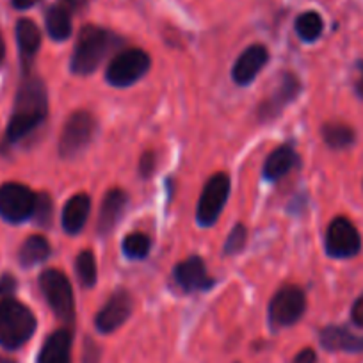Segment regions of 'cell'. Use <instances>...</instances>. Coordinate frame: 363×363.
Wrapping results in <instances>:
<instances>
[{
    "label": "cell",
    "instance_id": "8d00e7d4",
    "mask_svg": "<svg viewBox=\"0 0 363 363\" xmlns=\"http://www.w3.org/2000/svg\"><path fill=\"white\" fill-rule=\"evenodd\" d=\"M0 363H15V362H11V359H6V358H0Z\"/></svg>",
    "mask_w": 363,
    "mask_h": 363
},
{
    "label": "cell",
    "instance_id": "2e32d148",
    "mask_svg": "<svg viewBox=\"0 0 363 363\" xmlns=\"http://www.w3.org/2000/svg\"><path fill=\"white\" fill-rule=\"evenodd\" d=\"M72 333L57 330L45 340L38 363H72Z\"/></svg>",
    "mask_w": 363,
    "mask_h": 363
},
{
    "label": "cell",
    "instance_id": "4fadbf2b",
    "mask_svg": "<svg viewBox=\"0 0 363 363\" xmlns=\"http://www.w3.org/2000/svg\"><path fill=\"white\" fill-rule=\"evenodd\" d=\"M174 280L186 292L207 291L212 287V278L207 274L200 257H189L174 267Z\"/></svg>",
    "mask_w": 363,
    "mask_h": 363
},
{
    "label": "cell",
    "instance_id": "7a4b0ae2",
    "mask_svg": "<svg viewBox=\"0 0 363 363\" xmlns=\"http://www.w3.org/2000/svg\"><path fill=\"white\" fill-rule=\"evenodd\" d=\"M48 113L47 89L40 79L29 77L22 82L15 100V109L8 125V141H20L40 127Z\"/></svg>",
    "mask_w": 363,
    "mask_h": 363
},
{
    "label": "cell",
    "instance_id": "5bb4252c",
    "mask_svg": "<svg viewBox=\"0 0 363 363\" xmlns=\"http://www.w3.org/2000/svg\"><path fill=\"white\" fill-rule=\"evenodd\" d=\"M269 59V52L264 45H251L250 48L239 55L232 68V77L237 84L246 86L250 84L255 77L260 73L264 65Z\"/></svg>",
    "mask_w": 363,
    "mask_h": 363
},
{
    "label": "cell",
    "instance_id": "484cf974",
    "mask_svg": "<svg viewBox=\"0 0 363 363\" xmlns=\"http://www.w3.org/2000/svg\"><path fill=\"white\" fill-rule=\"evenodd\" d=\"M150 247H152V242L145 233H130L123 240V253L132 260L145 258L150 253Z\"/></svg>",
    "mask_w": 363,
    "mask_h": 363
},
{
    "label": "cell",
    "instance_id": "277c9868",
    "mask_svg": "<svg viewBox=\"0 0 363 363\" xmlns=\"http://www.w3.org/2000/svg\"><path fill=\"white\" fill-rule=\"evenodd\" d=\"M40 287L57 319L65 324H73L75 301H73L72 284L68 281V278L57 269H47L41 272Z\"/></svg>",
    "mask_w": 363,
    "mask_h": 363
},
{
    "label": "cell",
    "instance_id": "83f0119b",
    "mask_svg": "<svg viewBox=\"0 0 363 363\" xmlns=\"http://www.w3.org/2000/svg\"><path fill=\"white\" fill-rule=\"evenodd\" d=\"M246 239H247L246 228H244L242 225H235V228L232 230V233H230L228 239H226L225 253L226 255L240 253L244 247V244H246Z\"/></svg>",
    "mask_w": 363,
    "mask_h": 363
},
{
    "label": "cell",
    "instance_id": "e0dca14e",
    "mask_svg": "<svg viewBox=\"0 0 363 363\" xmlns=\"http://www.w3.org/2000/svg\"><path fill=\"white\" fill-rule=\"evenodd\" d=\"M320 344L328 351L363 352V337L351 333L340 326H328L320 331Z\"/></svg>",
    "mask_w": 363,
    "mask_h": 363
},
{
    "label": "cell",
    "instance_id": "7402d4cb",
    "mask_svg": "<svg viewBox=\"0 0 363 363\" xmlns=\"http://www.w3.org/2000/svg\"><path fill=\"white\" fill-rule=\"evenodd\" d=\"M50 244H48L45 237L30 235L20 247L18 260L23 267H33V265L47 260L50 257Z\"/></svg>",
    "mask_w": 363,
    "mask_h": 363
},
{
    "label": "cell",
    "instance_id": "4dcf8cb0",
    "mask_svg": "<svg viewBox=\"0 0 363 363\" xmlns=\"http://www.w3.org/2000/svg\"><path fill=\"white\" fill-rule=\"evenodd\" d=\"M99 347L96 344H93L91 340H87L86 344V352H84V363H99Z\"/></svg>",
    "mask_w": 363,
    "mask_h": 363
},
{
    "label": "cell",
    "instance_id": "6da1fadb",
    "mask_svg": "<svg viewBox=\"0 0 363 363\" xmlns=\"http://www.w3.org/2000/svg\"><path fill=\"white\" fill-rule=\"evenodd\" d=\"M36 331V317L26 305L15 299V280L0 281V344L6 349H18Z\"/></svg>",
    "mask_w": 363,
    "mask_h": 363
},
{
    "label": "cell",
    "instance_id": "8fae6325",
    "mask_svg": "<svg viewBox=\"0 0 363 363\" xmlns=\"http://www.w3.org/2000/svg\"><path fill=\"white\" fill-rule=\"evenodd\" d=\"M299 93V80L292 73H284L280 84L271 95L265 96L264 102L258 106V120L271 121L292 102Z\"/></svg>",
    "mask_w": 363,
    "mask_h": 363
},
{
    "label": "cell",
    "instance_id": "4316f807",
    "mask_svg": "<svg viewBox=\"0 0 363 363\" xmlns=\"http://www.w3.org/2000/svg\"><path fill=\"white\" fill-rule=\"evenodd\" d=\"M52 216H54V203H52L48 194H38L36 205H34L33 219L40 226H50Z\"/></svg>",
    "mask_w": 363,
    "mask_h": 363
},
{
    "label": "cell",
    "instance_id": "836d02e7",
    "mask_svg": "<svg viewBox=\"0 0 363 363\" xmlns=\"http://www.w3.org/2000/svg\"><path fill=\"white\" fill-rule=\"evenodd\" d=\"M40 0H13V6H15L16 9H29L33 8L34 4H38Z\"/></svg>",
    "mask_w": 363,
    "mask_h": 363
},
{
    "label": "cell",
    "instance_id": "9a60e30c",
    "mask_svg": "<svg viewBox=\"0 0 363 363\" xmlns=\"http://www.w3.org/2000/svg\"><path fill=\"white\" fill-rule=\"evenodd\" d=\"M127 194L121 189H113L106 194V198L102 201V207H100L99 225H96V230H99L100 235H109L116 228L121 216H123L125 207H127Z\"/></svg>",
    "mask_w": 363,
    "mask_h": 363
},
{
    "label": "cell",
    "instance_id": "9c48e42d",
    "mask_svg": "<svg viewBox=\"0 0 363 363\" xmlns=\"http://www.w3.org/2000/svg\"><path fill=\"white\" fill-rule=\"evenodd\" d=\"M36 194L29 187L9 182L0 187V216L9 223H22L33 218Z\"/></svg>",
    "mask_w": 363,
    "mask_h": 363
},
{
    "label": "cell",
    "instance_id": "5b68a950",
    "mask_svg": "<svg viewBox=\"0 0 363 363\" xmlns=\"http://www.w3.org/2000/svg\"><path fill=\"white\" fill-rule=\"evenodd\" d=\"M152 66V59L145 50L139 48H128L120 52L113 61L109 62L106 72V79L111 86L125 87L138 82Z\"/></svg>",
    "mask_w": 363,
    "mask_h": 363
},
{
    "label": "cell",
    "instance_id": "ac0fdd59",
    "mask_svg": "<svg viewBox=\"0 0 363 363\" xmlns=\"http://www.w3.org/2000/svg\"><path fill=\"white\" fill-rule=\"evenodd\" d=\"M89 211L91 200L87 194H75L73 198H69L62 211V228L72 235L79 233L89 218Z\"/></svg>",
    "mask_w": 363,
    "mask_h": 363
},
{
    "label": "cell",
    "instance_id": "f546056e",
    "mask_svg": "<svg viewBox=\"0 0 363 363\" xmlns=\"http://www.w3.org/2000/svg\"><path fill=\"white\" fill-rule=\"evenodd\" d=\"M351 319H352V323L356 324V326L363 328V296H362V298L356 299L354 305H352Z\"/></svg>",
    "mask_w": 363,
    "mask_h": 363
},
{
    "label": "cell",
    "instance_id": "d6986e66",
    "mask_svg": "<svg viewBox=\"0 0 363 363\" xmlns=\"http://www.w3.org/2000/svg\"><path fill=\"white\" fill-rule=\"evenodd\" d=\"M298 162V155H296L294 148L289 145L280 146L277 148L271 155L267 157L264 164V177L269 178V180H278V178L285 177L292 167Z\"/></svg>",
    "mask_w": 363,
    "mask_h": 363
},
{
    "label": "cell",
    "instance_id": "44dd1931",
    "mask_svg": "<svg viewBox=\"0 0 363 363\" xmlns=\"http://www.w3.org/2000/svg\"><path fill=\"white\" fill-rule=\"evenodd\" d=\"M45 23H47L48 34L55 41L68 40L69 34H72V13L61 4L48 8Z\"/></svg>",
    "mask_w": 363,
    "mask_h": 363
},
{
    "label": "cell",
    "instance_id": "3957f363",
    "mask_svg": "<svg viewBox=\"0 0 363 363\" xmlns=\"http://www.w3.org/2000/svg\"><path fill=\"white\" fill-rule=\"evenodd\" d=\"M116 45L113 33L96 26H86L79 34L72 55V72L77 75H89L100 66L106 55Z\"/></svg>",
    "mask_w": 363,
    "mask_h": 363
},
{
    "label": "cell",
    "instance_id": "7c38bea8",
    "mask_svg": "<svg viewBox=\"0 0 363 363\" xmlns=\"http://www.w3.org/2000/svg\"><path fill=\"white\" fill-rule=\"evenodd\" d=\"M132 298L127 291H118L111 296L109 301L104 305L96 315L95 324L102 333H113L118 328L123 326L132 313Z\"/></svg>",
    "mask_w": 363,
    "mask_h": 363
},
{
    "label": "cell",
    "instance_id": "d4e9b609",
    "mask_svg": "<svg viewBox=\"0 0 363 363\" xmlns=\"http://www.w3.org/2000/svg\"><path fill=\"white\" fill-rule=\"evenodd\" d=\"M75 272L80 285H84V287L89 289L96 284V277H99V272H96V262L89 250L80 251L79 253L75 262Z\"/></svg>",
    "mask_w": 363,
    "mask_h": 363
},
{
    "label": "cell",
    "instance_id": "ba28073f",
    "mask_svg": "<svg viewBox=\"0 0 363 363\" xmlns=\"http://www.w3.org/2000/svg\"><path fill=\"white\" fill-rule=\"evenodd\" d=\"M230 194V177L226 173H216L208 178L196 208V219L201 226H212L221 216Z\"/></svg>",
    "mask_w": 363,
    "mask_h": 363
},
{
    "label": "cell",
    "instance_id": "603a6c76",
    "mask_svg": "<svg viewBox=\"0 0 363 363\" xmlns=\"http://www.w3.org/2000/svg\"><path fill=\"white\" fill-rule=\"evenodd\" d=\"M323 138L331 148L342 150L354 143V130L344 123H328L323 127Z\"/></svg>",
    "mask_w": 363,
    "mask_h": 363
},
{
    "label": "cell",
    "instance_id": "30bf717a",
    "mask_svg": "<svg viewBox=\"0 0 363 363\" xmlns=\"http://www.w3.org/2000/svg\"><path fill=\"white\" fill-rule=\"evenodd\" d=\"M362 250V239L349 219L337 218L331 221L326 232V251L335 258H351Z\"/></svg>",
    "mask_w": 363,
    "mask_h": 363
},
{
    "label": "cell",
    "instance_id": "1f68e13d",
    "mask_svg": "<svg viewBox=\"0 0 363 363\" xmlns=\"http://www.w3.org/2000/svg\"><path fill=\"white\" fill-rule=\"evenodd\" d=\"M317 354L313 349H303L298 356L294 358V363H315Z\"/></svg>",
    "mask_w": 363,
    "mask_h": 363
},
{
    "label": "cell",
    "instance_id": "d6a6232c",
    "mask_svg": "<svg viewBox=\"0 0 363 363\" xmlns=\"http://www.w3.org/2000/svg\"><path fill=\"white\" fill-rule=\"evenodd\" d=\"M87 0H61V6H65L69 13L80 11L82 8H86Z\"/></svg>",
    "mask_w": 363,
    "mask_h": 363
},
{
    "label": "cell",
    "instance_id": "8992f818",
    "mask_svg": "<svg viewBox=\"0 0 363 363\" xmlns=\"http://www.w3.org/2000/svg\"><path fill=\"white\" fill-rule=\"evenodd\" d=\"M96 130V121L87 111H77L66 120L59 139V153L65 159L79 155L89 145Z\"/></svg>",
    "mask_w": 363,
    "mask_h": 363
},
{
    "label": "cell",
    "instance_id": "e575fe53",
    "mask_svg": "<svg viewBox=\"0 0 363 363\" xmlns=\"http://www.w3.org/2000/svg\"><path fill=\"white\" fill-rule=\"evenodd\" d=\"M4 57H6V43H4V38H2V34H0V65H2Z\"/></svg>",
    "mask_w": 363,
    "mask_h": 363
},
{
    "label": "cell",
    "instance_id": "f1b7e54d",
    "mask_svg": "<svg viewBox=\"0 0 363 363\" xmlns=\"http://www.w3.org/2000/svg\"><path fill=\"white\" fill-rule=\"evenodd\" d=\"M157 166V155L153 152L143 153L141 160H139V173H141L143 178L152 177L153 171H155Z\"/></svg>",
    "mask_w": 363,
    "mask_h": 363
},
{
    "label": "cell",
    "instance_id": "52a82bcc",
    "mask_svg": "<svg viewBox=\"0 0 363 363\" xmlns=\"http://www.w3.org/2000/svg\"><path fill=\"white\" fill-rule=\"evenodd\" d=\"M306 310L305 292L296 285L280 289L269 305V324L272 330L292 326L301 319Z\"/></svg>",
    "mask_w": 363,
    "mask_h": 363
},
{
    "label": "cell",
    "instance_id": "ffe728a7",
    "mask_svg": "<svg viewBox=\"0 0 363 363\" xmlns=\"http://www.w3.org/2000/svg\"><path fill=\"white\" fill-rule=\"evenodd\" d=\"M16 40H18V48L20 55H22L23 62L29 66V62L33 61L36 52L40 50L41 45V34L40 29H38L36 23L33 20H20L16 23Z\"/></svg>",
    "mask_w": 363,
    "mask_h": 363
},
{
    "label": "cell",
    "instance_id": "cb8c5ba5",
    "mask_svg": "<svg viewBox=\"0 0 363 363\" xmlns=\"http://www.w3.org/2000/svg\"><path fill=\"white\" fill-rule=\"evenodd\" d=\"M324 23L319 13L306 11L296 20V33L303 41H315L323 34Z\"/></svg>",
    "mask_w": 363,
    "mask_h": 363
},
{
    "label": "cell",
    "instance_id": "d590c367",
    "mask_svg": "<svg viewBox=\"0 0 363 363\" xmlns=\"http://www.w3.org/2000/svg\"><path fill=\"white\" fill-rule=\"evenodd\" d=\"M356 91H358L359 99L363 100V77H362V79L358 80V84H356Z\"/></svg>",
    "mask_w": 363,
    "mask_h": 363
}]
</instances>
